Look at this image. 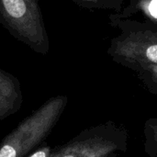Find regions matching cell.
Masks as SVG:
<instances>
[{"label":"cell","mask_w":157,"mask_h":157,"mask_svg":"<svg viewBox=\"0 0 157 157\" xmlns=\"http://www.w3.org/2000/svg\"><path fill=\"white\" fill-rule=\"evenodd\" d=\"M145 154L149 157H157V118L148 119L144 126Z\"/></svg>","instance_id":"5"},{"label":"cell","mask_w":157,"mask_h":157,"mask_svg":"<svg viewBox=\"0 0 157 157\" xmlns=\"http://www.w3.org/2000/svg\"><path fill=\"white\" fill-rule=\"evenodd\" d=\"M129 137L124 125L109 121L82 130L53 148L50 157H121L128 151Z\"/></svg>","instance_id":"2"},{"label":"cell","mask_w":157,"mask_h":157,"mask_svg":"<svg viewBox=\"0 0 157 157\" xmlns=\"http://www.w3.org/2000/svg\"><path fill=\"white\" fill-rule=\"evenodd\" d=\"M67 98L58 96L48 99L22 120L0 143V157H27L51 135L60 121Z\"/></svg>","instance_id":"1"},{"label":"cell","mask_w":157,"mask_h":157,"mask_svg":"<svg viewBox=\"0 0 157 157\" xmlns=\"http://www.w3.org/2000/svg\"><path fill=\"white\" fill-rule=\"evenodd\" d=\"M22 103L20 82L13 75L0 69V121L16 114Z\"/></svg>","instance_id":"4"},{"label":"cell","mask_w":157,"mask_h":157,"mask_svg":"<svg viewBox=\"0 0 157 157\" xmlns=\"http://www.w3.org/2000/svg\"><path fill=\"white\" fill-rule=\"evenodd\" d=\"M149 10L151 15L157 18V0H152V2L150 3V6H149Z\"/></svg>","instance_id":"8"},{"label":"cell","mask_w":157,"mask_h":157,"mask_svg":"<svg viewBox=\"0 0 157 157\" xmlns=\"http://www.w3.org/2000/svg\"><path fill=\"white\" fill-rule=\"evenodd\" d=\"M0 24L33 52H48L49 40L39 0H0Z\"/></svg>","instance_id":"3"},{"label":"cell","mask_w":157,"mask_h":157,"mask_svg":"<svg viewBox=\"0 0 157 157\" xmlns=\"http://www.w3.org/2000/svg\"><path fill=\"white\" fill-rule=\"evenodd\" d=\"M146 55L150 61L157 63V45L150 46L146 51Z\"/></svg>","instance_id":"7"},{"label":"cell","mask_w":157,"mask_h":157,"mask_svg":"<svg viewBox=\"0 0 157 157\" xmlns=\"http://www.w3.org/2000/svg\"><path fill=\"white\" fill-rule=\"evenodd\" d=\"M52 149L50 145L46 144V143H44L43 144H41L37 150H35L32 154H30L29 156L27 157H50Z\"/></svg>","instance_id":"6"}]
</instances>
